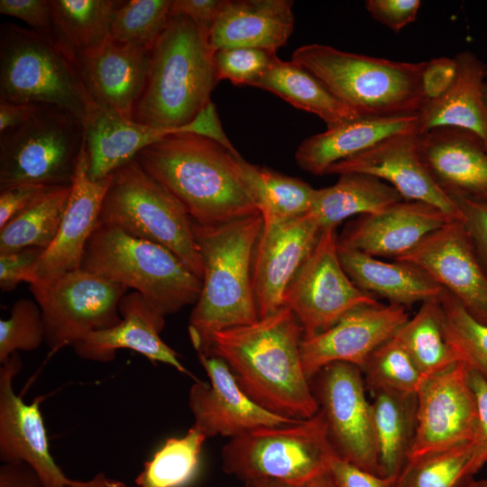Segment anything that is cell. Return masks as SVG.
I'll use <instances>...</instances> for the list:
<instances>
[{
	"label": "cell",
	"mask_w": 487,
	"mask_h": 487,
	"mask_svg": "<svg viewBox=\"0 0 487 487\" xmlns=\"http://www.w3.org/2000/svg\"><path fill=\"white\" fill-rule=\"evenodd\" d=\"M303 329L283 306L254 323L216 333L208 355L229 366L238 385L270 412L306 419L319 411L300 358Z\"/></svg>",
	"instance_id": "1"
},
{
	"label": "cell",
	"mask_w": 487,
	"mask_h": 487,
	"mask_svg": "<svg viewBox=\"0 0 487 487\" xmlns=\"http://www.w3.org/2000/svg\"><path fill=\"white\" fill-rule=\"evenodd\" d=\"M192 221L218 225L260 213L240 175V153L192 133H170L134 158Z\"/></svg>",
	"instance_id": "2"
},
{
	"label": "cell",
	"mask_w": 487,
	"mask_h": 487,
	"mask_svg": "<svg viewBox=\"0 0 487 487\" xmlns=\"http://www.w3.org/2000/svg\"><path fill=\"white\" fill-rule=\"evenodd\" d=\"M262 225L261 213L212 226L193 222L204 269L188 323L198 354H209L216 333L259 319L252 265Z\"/></svg>",
	"instance_id": "3"
},
{
	"label": "cell",
	"mask_w": 487,
	"mask_h": 487,
	"mask_svg": "<svg viewBox=\"0 0 487 487\" xmlns=\"http://www.w3.org/2000/svg\"><path fill=\"white\" fill-rule=\"evenodd\" d=\"M208 32L186 16L170 18L150 51L146 83L133 121L173 133L211 101L219 80Z\"/></svg>",
	"instance_id": "4"
},
{
	"label": "cell",
	"mask_w": 487,
	"mask_h": 487,
	"mask_svg": "<svg viewBox=\"0 0 487 487\" xmlns=\"http://www.w3.org/2000/svg\"><path fill=\"white\" fill-rule=\"evenodd\" d=\"M317 78L360 117L417 115L426 104L422 74L426 61L404 62L308 44L292 60Z\"/></svg>",
	"instance_id": "5"
},
{
	"label": "cell",
	"mask_w": 487,
	"mask_h": 487,
	"mask_svg": "<svg viewBox=\"0 0 487 487\" xmlns=\"http://www.w3.org/2000/svg\"><path fill=\"white\" fill-rule=\"evenodd\" d=\"M80 269L134 289L164 323L166 316L196 304L202 287L201 279L169 249L98 223Z\"/></svg>",
	"instance_id": "6"
},
{
	"label": "cell",
	"mask_w": 487,
	"mask_h": 487,
	"mask_svg": "<svg viewBox=\"0 0 487 487\" xmlns=\"http://www.w3.org/2000/svg\"><path fill=\"white\" fill-rule=\"evenodd\" d=\"M91 98L79 60L54 34L2 24L0 99L56 106L83 122Z\"/></svg>",
	"instance_id": "7"
},
{
	"label": "cell",
	"mask_w": 487,
	"mask_h": 487,
	"mask_svg": "<svg viewBox=\"0 0 487 487\" xmlns=\"http://www.w3.org/2000/svg\"><path fill=\"white\" fill-rule=\"evenodd\" d=\"M104 198L98 224L164 246L198 278L203 262L193 222L183 206L133 159L116 169Z\"/></svg>",
	"instance_id": "8"
},
{
	"label": "cell",
	"mask_w": 487,
	"mask_h": 487,
	"mask_svg": "<svg viewBox=\"0 0 487 487\" xmlns=\"http://www.w3.org/2000/svg\"><path fill=\"white\" fill-rule=\"evenodd\" d=\"M335 455L319 410L290 425L258 427L230 438L221 458L223 470L243 482L271 479L300 486L326 472Z\"/></svg>",
	"instance_id": "9"
},
{
	"label": "cell",
	"mask_w": 487,
	"mask_h": 487,
	"mask_svg": "<svg viewBox=\"0 0 487 487\" xmlns=\"http://www.w3.org/2000/svg\"><path fill=\"white\" fill-rule=\"evenodd\" d=\"M0 136V189L71 185L84 144L83 123L75 115L38 104L27 122Z\"/></svg>",
	"instance_id": "10"
},
{
	"label": "cell",
	"mask_w": 487,
	"mask_h": 487,
	"mask_svg": "<svg viewBox=\"0 0 487 487\" xmlns=\"http://www.w3.org/2000/svg\"><path fill=\"white\" fill-rule=\"evenodd\" d=\"M29 285L41 310L44 343L51 354L73 346L91 332L118 324L119 303L128 290L82 269Z\"/></svg>",
	"instance_id": "11"
},
{
	"label": "cell",
	"mask_w": 487,
	"mask_h": 487,
	"mask_svg": "<svg viewBox=\"0 0 487 487\" xmlns=\"http://www.w3.org/2000/svg\"><path fill=\"white\" fill-rule=\"evenodd\" d=\"M335 229L322 231L283 295V306L299 320L303 337L330 328L356 308L379 303L345 273L338 256Z\"/></svg>",
	"instance_id": "12"
},
{
	"label": "cell",
	"mask_w": 487,
	"mask_h": 487,
	"mask_svg": "<svg viewBox=\"0 0 487 487\" xmlns=\"http://www.w3.org/2000/svg\"><path fill=\"white\" fill-rule=\"evenodd\" d=\"M312 380V391L337 455L381 476L372 404L366 398L362 370L352 363L336 362L324 367Z\"/></svg>",
	"instance_id": "13"
},
{
	"label": "cell",
	"mask_w": 487,
	"mask_h": 487,
	"mask_svg": "<svg viewBox=\"0 0 487 487\" xmlns=\"http://www.w3.org/2000/svg\"><path fill=\"white\" fill-rule=\"evenodd\" d=\"M470 370L459 362L425 379L416 394L417 427L408 459L474 440L478 415Z\"/></svg>",
	"instance_id": "14"
},
{
	"label": "cell",
	"mask_w": 487,
	"mask_h": 487,
	"mask_svg": "<svg viewBox=\"0 0 487 487\" xmlns=\"http://www.w3.org/2000/svg\"><path fill=\"white\" fill-rule=\"evenodd\" d=\"M322 229L308 213L289 219H263L252 265L259 318L283 307L284 292L315 247Z\"/></svg>",
	"instance_id": "15"
},
{
	"label": "cell",
	"mask_w": 487,
	"mask_h": 487,
	"mask_svg": "<svg viewBox=\"0 0 487 487\" xmlns=\"http://www.w3.org/2000/svg\"><path fill=\"white\" fill-rule=\"evenodd\" d=\"M409 318L404 307L391 303L353 309L330 328L302 338L300 358L306 376L311 381L324 367L336 362L362 370L370 354L393 337Z\"/></svg>",
	"instance_id": "16"
},
{
	"label": "cell",
	"mask_w": 487,
	"mask_h": 487,
	"mask_svg": "<svg viewBox=\"0 0 487 487\" xmlns=\"http://www.w3.org/2000/svg\"><path fill=\"white\" fill-rule=\"evenodd\" d=\"M22 368L19 353L0 366V460L25 464L37 474L42 487H66L68 478L50 451L41 402H24L14 390V379Z\"/></svg>",
	"instance_id": "17"
},
{
	"label": "cell",
	"mask_w": 487,
	"mask_h": 487,
	"mask_svg": "<svg viewBox=\"0 0 487 487\" xmlns=\"http://www.w3.org/2000/svg\"><path fill=\"white\" fill-rule=\"evenodd\" d=\"M426 271L477 321L487 325V274L461 220H452L396 259Z\"/></svg>",
	"instance_id": "18"
},
{
	"label": "cell",
	"mask_w": 487,
	"mask_h": 487,
	"mask_svg": "<svg viewBox=\"0 0 487 487\" xmlns=\"http://www.w3.org/2000/svg\"><path fill=\"white\" fill-rule=\"evenodd\" d=\"M209 383L197 381L189 389L188 406L194 425L208 438L238 436L262 427H281L300 419L268 411L240 388L226 363L216 355L198 354Z\"/></svg>",
	"instance_id": "19"
},
{
	"label": "cell",
	"mask_w": 487,
	"mask_h": 487,
	"mask_svg": "<svg viewBox=\"0 0 487 487\" xmlns=\"http://www.w3.org/2000/svg\"><path fill=\"white\" fill-rule=\"evenodd\" d=\"M345 173L375 177L392 186L404 200L424 202L454 219H462L455 202L437 185L424 163L414 133L390 136L352 158L333 164L326 171V174Z\"/></svg>",
	"instance_id": "20"
},
{
	"label": "cell",
	"mask_w": 487,
	"mask_h": 487,
	"mask_svg": "<svg viewBox=\"0 0 487 487\" xmlns=\"http://www.w3.org/2000/svg\"><path fill=\"white\" fill-rule=\"evenodd\" d=\"M452 220L456 219L434 206L403 199L379 212L360 216L345 228L337 243L376 258L396 260Z\"/></svg>",
	"instance_id": "21"
},
{
	"label": "cell",
	"mask_w": 487,
	"mask_h": 487,
	"mask_svg": "<svg viewBox=\"0 0 487 487\" xmlns=\"http://www.w3.org/2000/svg\"><path fill=\"white\" fill-rule=\"evenodd\" d=\"M111 180L112 175L99 180L90 178L84 140L59 232L36 266L34 281L51 280L81 268Z\"/></svg>",
	"instance_id": "22"
},
{
	"label": "cell",
	"mask_w": 487,
	"mask_h": 487,
	"mask_svg": "<svg viewBox=\"0 0 487 487\" xmlns=\"http://www.w3.org/2000/svg\"><path fill=\"white\" fill-rule=\"evenodd\" d=\"M420 156L447 194L487 201V146L476 134L443 127L417 135Z\"/></svg>",
	"instance_id": "23"
},
{
	"label": "cell",
	"mask_w": 487,
	"mask_h": 487,
	"mask_svg": "<svg viewBox=\"0 0 487 487\" xmlns=\"http://www.w3.org/2000/svg\"><path fill=\"white\" fill-rule=\"evenodd\" d=\"M119 312L118 324L87 335L73 345L75 354L84 360L106 363L115 359L117 350L129 349L190 375L178 354L160 337L165 323L149 310L139 293L125 294Z\"/></svg>",
	"instance_id": "24"
},
{
	"label": "cell",
	"mask_w": 487,
	"mask_h": 487,
	"mask_svg": "<svg viewBox=\"0 0 487 487\" xmlns=\"http://www.w3.org/2000/svg\"><path fill=\"white\" fill-rule=\"evenodd\" d=\"M291 0H223L208 32L216 51L257 48L276 52L294 29Z\"/></svg>",
	"instance_id": "25"
},
{
	"label": "cell",
	"mask_w": 487,
	"mask_h": 487,
	"mask_svg": "<svg viewBox=\"0 0 487 487\" xmlns=\"http://www.w3.org/2000/svg\"><path fill=\"white\" fill-rule=\"evenodd\" d=\"M151 50L110 40L96 55L80 61L92 99L122 117L133 120L144 89Z\"/></svg>",
	"instance_id": "26"
},
{
	"label": "cell",
	"mask_w": 487,
	"mask_h": 487,
	"mask_svg": "<svg viewBox=\"0 0 487 487\" xmlns=\"http://www.w3.org/2000/svg\"><path fill=\"white\" fill-rule=\"evenodd\" d=\"M417 120L418 114L352 119L305 139L295 152V161L305 171L326 175L333 164L352 158L390 136L416 133Z\"/></svg>",
	"instance_id": "27"
},
{
	"label": "cell",
	"mask_w": 487,
	"mask_h": 487,
	"mask_svg": "<svg viewBox=\"0 0 487 487\" xmlns=\"http://www.w3.org/2000/svg\"><path fill=\"white\" fill-rule=\"evenodd\" d=\"M82 123L88 174L93 180L108 177L142 149L172 133L125 119L92 98Z\"/></svg>",
	"instance_id": "28"
},
{
	"label": "cell",
	"mask_w": 487,
	"mask_h": 487,
	"mask_svg": "<svg viewBox=\"0 0 487 487\" xmlns=\"http://www.w3.org/2000/svg\"><path fill=\"white\" fill-rule=\"evenodd\" d=\"M455 60L457 73L449 89L427 102L418 114L416 134L443 127L469 131L487 146V106L484 98L486 65L473 53L463 51Z\"/></svg>",
	"instance_id": "29"
},
{
	"label": "cell",
	"mask_w": 487,
	"mask_h": 487,
	"mask_svg": "<svg viewBox=\"0 0 487 487\" xmlns=\"http://www.w3.org/2000/svg\"><path fill=\"white\" fill-rule=\"evenodd\" d=\"M337 251L345 273L355 286L391 304L406 308L437 298L443 291L426 271L411 262H387L340 245Z\"/></svg>",
	"instance_id": "30"
},
{
	"label": "cell",
	"mask_w": 487,
	"mask_h": 487,
	"mask_svg": "<svg viewBox=\"0 0 487 487\" xmlns=\"http://www.w3.org/2000/svg\"><path fill=\"white\" fill-rule=\"evenodd\" d=\"M403 200L390 184L361 173H345L332 186L316 189L308 213L320 228H336L354 215L379 212Z\"/></svg>",
	"instance_id": "31"
},
{
	"label": "cell",
	"mask_w": 487,
	"mask_h": 487,
	"mask_svg": "<svg viewBox=\"0 0 487 487\" xmlns=\"http://www.w3.org/2000/svg\"><path fill=\"white\" fill-rule=\"evenodd\" d=\"M372 424L381 474L397 478L417 427V396L391 391L372 392Z\"/></svg>",
	"instance_id": "32"
},
{
	"label": "cell",
	"mask_w": 487,
	"mask_h": 487,
	"mask_svg": "<svg viewBox=\"0 0 487 487\" xmlns=\"http://www.w3.org/2000/svg\"><path fill=\"white\" fill-rule=\"evenodd\" d=\"M254 87L317 115L327 127L360 117L311 72L293 60L278 58Z\"/></svg>",
	"instance_id": "33"
},
{
	"label": "cell",
	"mask_w": 487,
	"mask_h": 487,
	"mask_svg": "<svg viewBox=\"0 0 487 487\" xmlns=\"http://www.w3.org/2000/svg\"><path fill=\"white\" fill-rule=\"evenodd\" d=\"M54 35L79 60L99 53L111 40V0H50Z\"/></svg>",
	"instance_id": "34"
},
{
	"label": "cell",
	"mask_w": 487,
	"mask_h": 487,
	"mask_svg": "<svg viewBox=\"0 0 487 487\" xmlns=\"http://www.w3.org/2000/svg\"><path fill=\"white\" fill-rule=\"evenodd\" d=\"M394 337L425 378L464 362L446 336L437 298L422 302L416 315L408 319Z\"/></svg>",
	"instance_id": "35"
},
{
	"label": "cell",
	"mask_w": 487,
	"mask_h": 487,
	"mask_svg": "<svg viewBox=\"0 0 487 487\" xmlns=\"http://www.w3.org/2000/svg\"><path fill=\"white\" fill-rule=\"evenodd\" d=\"M240 175L263 219H289L308 214L316 189L308 183L240 161Z\"/></svg>",
	"instance_id": "36"
},
{
	"label": "cell",
	"mask_w": 487,
	"mask_h": 487,
	"mask_svg": "<svg viewBox=\"0 0 487 487\" xmlns=\"http://www.w3.org/2000/svg\"><path fill=\"white\" fill-rule=\"evenodd\" d=\"M71 185L51 187L0 229V253L27 247L47 249L54 241Z\"/></svg>",
	"instance_id": "37"
},
{
	"label": "cell",
	"mask_w": 487,
	"mask_h": 487,
	"mask_svg": "<svg viewBox=\"0 0 487 487\" xmlns=\"http://www.w3.org/2000/svg\"><path fill=\"white\" fill-rule=\"evenodd\" d=\"M207 437L193 425L182 437H170L144 464L137 487H183L195 477Z\"/></svg>",
	"instance_id": "38"
},
{
	"label": "cell",
	"mask_w": 487,
	"mask_h": 487,
	"mask_svg": "<svg viewBox=\"0 0 487 487\" xmlns=\"http://www.w3.org/2000/svg\"><path fill=\"white\" fill-rule=\"evenodd\" d=\"M473 455V441L408 459L393 487H467L475 474Z\"/></svg>",
	"instance_id": "39"
},
{
	"label": "cell",
	"mask_w": 487,
	"mask_h": 487,
	"mask_svg": "<svg viewBox=\"0 0 487 487\" xmlns=\"http://www.w3.org/2000/svg\"><path fill=\"white\" fill-rule=\"evenodd\" d=\"M366 390L417 394L425 381L407 351L393 336L378 346L363 369Z\"/></svg>",
	"instance_id": "40"
},
{
	"label": "cell",
	"mask_w": 487,
	"mask_h": 487,
	"mask_svg": "<svg viewBox=\"0 0 487 487\" xmlns=\"http://www.w3.org/2000/svg\"><path fill=\"white\" fill-rule=\"evenodd\" d=\"M172 0H131L120 4L111 23V39L145 47L154 46L171 16Z\"/></svg>",
	"instance_id": "41"
},
{
	"label": "cell",
	"mask_w": 487,
	"mask_h": 487,
	"mask_svg": "<svg viewBox=\"0 0 487 487\" xmlns=\"http://www.w3.org/2000/svg\"><path fill=\"white\" fill-rule=\"evenodd\" d=\"M437 299L448 342L472 369L487 363V325L473 318L446 289H443Z\"/></svg>",
	"instance_id": "42"
},
{
	"label": "cell",
	"mask_w": 487,
	"mask_h": 487,
	"mask_svg": "<svg viewBox=\"0 0 487 487\" xmlns=\"http://www.w3.org/2000/svg\"><path fill=\"white\" fill-rule=\"evenodd\" d=\"M45 342L41 310L35 300L20 299L10 316L0 320V363L19 351H32Z\"/></svg>",
	"instance_id": "43"
},
{
	"label": "cell",
	"mask_w": 487,
	"mask_h": 487,
	"mask_svg": "<svg viewBox=\"0 0 487 487\" xmlns=\"http://www.w3.org/2000/svg\"><path fill=\"white\" fill-rule=\"evenodd\" d=\"M278 59L276 52L257 48L220 49L214 53L218 80L254 87Z\"/></svg>",
	"instance_id": "44"
},
{
	"label": "cell",
	"mask_w": 487,
	"mask_h": 487,
	"mask_svg": "<svg viewBox=\"0 0 487 487\" xmlns=\"http://www.w3.org/2000/svg\"><path fill=\"white\" fill-rule=\"evenodd\" d=\"M462 215V223L487 274V201L449 194Z\"/></svg>",
	"instance_id": "45"
},
{
	"label": "cell",
	"mask_w": 487,
	"mask_h": 487,
	"mask_svg": "<svg viewBox=\"0 0 487 487\" xmlns=\"http://www.w3.org/2000/svg\"><path fill=\"white\" fill-rule=\"evenodd\" d=\"M43 253L42 248L27 247L0 253L1 290L10 292L22 282H33L35 269Z\"/></svg>",
	"instance_id": "46"
},
{
	"label": "cell",
	"mask_w": 487,
	"mask_h": 487,
	"mask_svg": "<svg viewBox=\"0 0 487 487\" xmlns=\"http://www.w3.org/2000/svg\"><path fill=\"white\" fill-rule=\"evenodd\" d=\"M0 13L23 21L33 31L54 34L51 5L49 0H1Z\"/></svg>",
	"instance_id": "47"
},
{
	"label": "cell",
	"mask_w": 487,
	"mask_h": 487,
	"mask_svg": "<svg viewBox=\"0 0 487 487\" xmlns=\"http://www.w3.org/2000/svg\"><path fill=\"white\" fill-rule=\"evenodd\" d=\"M419 0H368L365 7L372 17L399 32L417 18Z\"/></svg>",
	"instance_id": "48"
},
{
	"label": "cell",
	"mask_w": 487,
	"mask_h": 487,
	"mask_svg": "<svg viewBox=\"0 0 487 487\" xmlns=\"http://www.w3.org/2000/svg\"><path fill=\"white\" fill-rule=\"evenodd\" d=\"M327 473L336 487H393L396 478L370 473L335 455Z\"/></svg>",
	"instance_id": "49"
},
{
	"label": "cell",
	"mask_w": 487,
	"mask_h": 487,
	"mask_svg": "<svg viewBox=\"0 0 487 487\" xmlns=\"http://www.w3.org/2000/svg\"><path fill=\"white\" fill-rule=\"evenodd\" d=\"M469 377L476 399L478 415L472 459V467L476 473L487 463V379L472 368Z\"/></svg>",
	"instance_id": "50"
},
{
	"label": "cell",
	"mask_w": 487,
	"mask_h": 487,
	"mask_svg": "<svg viewBox=\"0 0 487 487\" xmlns=\"http://www.w3.org/2000/svg\"><path fill=\"white\" fill-rule=\"evenodd\" d=\"M457 73L454 59L440 57L426 61L422 74V90L426 103L443 96L452 86Z\"/></svg>",
	"instance_id": "51"
},
{
	"label": "cell",
	"mask_w": 487,
	"mask_h": 487,
	"mask_svg": "<svg viewBox=\"0 0 487 487\" xmlns=\"http://www.w3.org/2000/svg\"><path fill=\"white\" fill-rule=\"evenodd\" d=\"M176 133H187L213 140L239 153L226 136L214 102L210 101L191 121L178 127Z\"/></svg>",
	"instance_id": "52"
},
{
	"label": "cell",
	"mask_w": 487,
	"mask_h": 487,
	"mask_svg": "<svg viewBox=\"0 0 487 487\" xmlns=\"http://www.w3.org/2000/svg\"><path fill=\"white\" fill-rule=\"evenodd\" d=\"M49 188L37 184H22L0 189V229Z\"/></svg>",
	"instance_id": "53"
},
{
	"label": "cell",
	"mask_w": 487,
	"mask_h": 487,
	"mask_svg": "<svg viewBox=\"0 0 487 487\" xmlns=\"http://www.w3.org/2000/svg\"><path fill=\"white\" fill-rule=\"evenodd\" d=\"M223 0H175L170 16H186L210 29Z\"/></svg>",
	"instance_id": "54"
},
{
	"label": "cell",
	"mask_w": 487,
	"mask_h": 487,
	"mask_svg": "<svg viewBox=\"0 0 487 487\" xmlns=\"http://www.w3.org/2000/svg\"><path fill=\"white\" fill-rule=\"evenodd\" d=\"M38 104L14 103L0 99V134L27 122L35 113Z\"/></svg>",
	"instance_id": "55"
},
{
	"label": "cell",
	"mask_w": 487,
	"mask_h": 487,
	"mask_svg": "<svg viewBox=\"0 0 487 487\" xmlns=\"http://www.w3.org/2000/svg\"><path fill=\"white\" fill-rule=\"evenodd\" d=\"M0 487H42L33 470L25 464H4L0 467Z\"/></svg>",
	"instance_id": "56"
},
{
	"label": "cell",
	"mask_w": 487,
	"mask_h": 487,
	"mask_svg": "<svg viewBox=\"0 0 487 487\" xmlns=\"http://www.w3.org/2000/svg\"><path fill=\"white\" fill-rule=\"evenodd\" d=\"M66 487H128L123 482L108 478L106 474L99 473L87 481H74Z\"/></svg>",
	"instance_id": "57"
},
{
	"label": "cell",
	"mask_w": 487,
	"mask_h": 487,
	"mask_svg": "<svg viewBox=\"0 0 487 487\" xmlns=\"http://www.w3.org/2000/svg\"><path fill=\"white\" fill-rule=\"evenodd\" d=\"M297 487H336L327 471Z\"/></svg>",
	"instance_id": "58"
},
{
	"label": "cell",
	"mask_w": 487,
	"mask_h": 487,
	"mask_svg": "<svg viewBox=\"0 0 487 487\" xmlns=\"http://www.w3.org/2000/svg\"><path fill=\"white\" fill-rule=\"evenodd\" d=\"M244 483L245 487H297L271 479H256Z\"/></svg>",
	"instance_id": "59"
},
{
	"label": "cell",
	"mask_w": 487,
	"mask_h": 487,
	"mask_svg": "<svg viewBox=\"0 0 487 487\" xmlns=\"http://www.w3.org/2000/svg\"><path fill=\"white\" fill-rule=\"evenodd\" d=\"M467 487H487V479L473 480Z\"/></svg>",
	"instance_id": "60"
},
{
	"label": "cell",
	"mask_w": 487,
	"mask_h": 487,
	"mask_svg": "<svg viewBox=\"0 0 487 487\" xmlns=\"http://www.w3.org/2000/svg\"><path fill=\"white\" fill-rule=\"evenodd\" d=\"M473 370L479 372L487 379V363H484L481 365L480 367H478L477 369H473Z\"/></svg>",
	"instance_id": "61"
},
{
	"label": "cell",
	"mask_w": 487,
	"mask_h": 487,
	"mask_svg": "<svg viewBox=\"0 0 487 487\" xmlns=\"http://www.w3.org/2000/svg\"><path fill=\"white\" fill-rule=\"evenodd\" d=\"M484 98H485V103L487 106V81H485V84H484Z\"/></svg>",
	"instance_id": "62"
}]
</instances>
